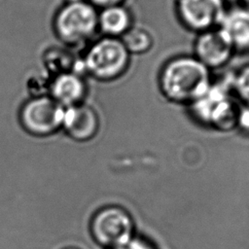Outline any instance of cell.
Returning a JSON list of instances; mask_svg holds the SVG:
<instances>
[{"label":"cell","mask_w":249,"mask_h":249,"mask_svg":"<svg viewBox=\"0 0 249 249\" xmlns=\"http://www.w3.org/2000/svg\"><path fill=\"white\" fill-rule=\"evenodd\" d=\"M212 71L193 54H180L166 60L160 69L158 86L171 103L190 105L209 89Z\"/></svg>","instance_id":"6da1fadb"},{"label":"cell","mask_w":249,"mask_h":249,"mask_svg":"<svg viewBox=\"0 0 249 249\" xmlns=\"http://www.w3.org/2000/svg\"><path fill=\"white\" fill-rule=\"evenodd\" d=\"M194 118L216 129L227 131L236 126L239 104L231 91V76L213 79L207 91L189 105Z\"/></svg>","instance_id":"7a4b0ae2"},{"label":"cell","mask_w":249,"mask_h":249,"mask_svg":"<svg viewBox=\"0 0 249 249\" xmlns=\"http://www.w3.org/2000/svg\"><path fill=\"white\" fill-rule=\"evenodd\" d=\"M81 61L83 70L94 80L110 83L127 72L131 55L120 38L102 36L89 45Z\"/></svg>","instance_id":"3957f363"},{"label":"cell","mask_w":249,"mask_h":249,"mask_svg":"<svg viewBox=\"0 0 249 249\" xmlns=\"http://www.w3.org/2000/svg\"><path fill=\"white\" fill-rule=\"evenodd\" d=\"M97 15L98 10L89 1H69L54 18V31L69 46L83 45L98 31Z\"/></svg>","instance_id":"277c9868"},{"label":"cell","mask_w":249,"mask_h":249,"mask_svg":"<svg viewBox=\"0 0 249 249\" xmlns=\"http://www.w3.org/2000/svg\"><path fill=\"white\" fill-rule=\"evenodd\" d=\"M134 222L123 207L108 205L99 209L91 218L90 233L97 244L113 249L134 236Z\"/></svg>","instance_id":"5b68a950"},{"label":"cell","mask_w":249,"mask_h":249,"mask_svg":"<svg viewBox=\"0 0 249 249\" xmlns=\"http://www.w3.org/2000/svg\"><path fill=\"white\" fill-rule=\"evenodd\" d=\"M228 8L226 0H175L174 3L178 21L196 35L219 27Z\"/></svg>","instance_id":"8992f818"},{"label":"cell","mask_w":249,"mask_h":249,"mask_svg":"<svg viewBox=\"0 0 249 249\" xmlns=\"http://www.w3.org/2000/svg\"><path fill=\"white\" fill-rule=\"evenodd\" d=\"M64 107L51 96H35L23 105L20 111V122L30 133L47 135L61 125Z\"/></svg>","instance_id":"52a82bcc"},{"label":"cell","mask_w":249,"mask_h":249,"mask_svg":"<svg viewBox=\"0 0 249 249\" xmlns=\"http://www.w3.org/2000/svg\"><path fill=\"white\" fill-rule=\"evenodd\" d=\"M235 51L221 27L196 34L193 55L210 71L224 68L233 57Z\"/></svg>","instance_id":"ba28073f"},{"label":"cell","mask_w":249,"mask_h":249,"mask_svg":"<svg viewBox=\"0 0 249 249\" xmlns=\"http://www.w3.org/2000/svg\"><path fill=\"white\" fill-rule=\"evenodd\" d=\"M61 125L73 139L88 141L97 133L99 119L91 107L81 103L64 108Z\"/></svg>","instance_id":"9c48e42d"},{"label":"cell","mask_w":249,"mask_h":249,"mask_svg":"<svg viewBox=\"0 0 249 249\" xmlns=\"http://www.w3.org/2000/svg\"><path fill=\"white\" fill-rule=\"evenodd\" d=\"M49 92L61 106L70 107L82 103L87 93V85L80 73L66 71L54 75L50 83Z\"/></svg>","instance_id":"30bf717a"},{"label":"cell","mask_w":249,"mask_h":249,"mask_svg":"<svg viewBox=\"0 0 249 249\" xmlns=\"http://www.w3.org/2000/svg\"><path fill=\"white\" fill-rule=\"evenodd\" d=\"M235 53H249V9L242 6L228 8L220 24Z\"/></svg>","instance_id":"8fae6325"},{"label":"cell","mask_w":249,"mask_h":249,"mask_svg":"<svg viewBox=\"0 0 249 249\" xmlns=\"http://www.w3.org/2000/svg\"><path fill=\"white\" fill-rule=\"evenodd\" d=\"M133 25L132 13L124 4L98 10L97 27L102 36L121 38Z\"/></svg>","instance_id":"7c38bea8"},{"label":"cell","mask_w":249,"mask_h":249,"mask_svg":"<svg viewBox=\"0 0 249 249\" xmlns=\"http://www.w3.org/2000/svg\"><path fill=\"white\" fill-rule=\"evenodd\" d=\"M120 39L131 56L146 54L153 49L155 44L151 31L146 27L136 25H133Z\"/></svg>","instance_id":"4fadbf2b"},{"label":"cell","mask_w":249,"mask_h":249,"mask_svg":"<svg viewBox=\"0 0 249 249\" xmlns=\"http://www.w3.org/2000/svg\"><path fill=\"white\" fill-rule=\"evenodd\" d=\"M231 86L235 99L241 105L249 106V62L231 74Z\"/></svg>","instance_id":"5bb4252c"},{"label":"cell","mask_w":249,"mask_h":249,"mask_svg":"<svg viewBox=\"0 0 249 249\" xmlns=\"http://www.w3.org/2000/svg\"><path fill=\"white\" fill-rule=\"evenodd\" d=\"M69 55V53L67 54L61 51H51V53H48L46 55H44V64L48 70L53 71L55 75L66 71H72L70 70V66L73 65V63Z\"/></svg>","instance_id":"9a60e30c"},{"label":"cell","mask_w":249,"mask_h":249,"mask_svg":"<svg viewBox=\"0 0 249 249\" xmlns=\"http://www.w3.org/2000/svg\"><path fill=\"white\" fill-rule=\"evenodd\" d=\"M113 249H157L156 246L149 241L148 239L142 236H133L129 241L126 243L113 248Z\"/></svg>","instance_id":"2e32d148"},{"label":"cell","mask_w":249,"mask_h":249,"mask_svg":"<svg viewBox=\"0 0 249 249\" xmlns=\"http://www.w3.org/2000/svg\"><path fill=\"white\" fill-rule=\"evenodd\" d=\"M236 126H238L245 133L249 134V106L239 105Z\"/></svg>","instance_id":"e0dca14e"},{"label":"cell","mask_w":249,"mask_h":249,"mask_svg":"<svg viewBox=\"0 0 249 249\" xmlns=\"http://www.w3.org/2000/svg\"><path fill=\"white\" fill-rule=\"evenodd\" d=\"M87 1H89L97 10H99V9H102V8H105V7H109V6L124 4L125 0H87Z\"/></svg>","instance_id":"ac0fdd59"},{"label":"cell","mask_w":249,"mask_h":249,"mask_svg":"<svg viewBox=\"0 0 249 249\" xmlns=\"http://www.w3.org/2000/svg\"><path fill=\"white\" fill-rule=\"evenodd\" d=\"M240 2H241L240 5H242V6H244V7L249 9V0H240Z\"/></svg>","instance_id":"d6986e66"},{"label":"cell","mask_w":249,"mask_h":249,"mask_svg":"<svg viewBox=\"0 0 249 249\" xmlns=\"http://www.w3.org/2000/svg\"><path fill=\"white\" fill-rule=\"evenodd\" d=\"M67 249H77V248H67Z\"/></svg>","instance_id":"ffe728a7"}]
</instances>
